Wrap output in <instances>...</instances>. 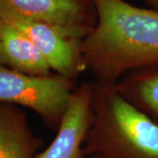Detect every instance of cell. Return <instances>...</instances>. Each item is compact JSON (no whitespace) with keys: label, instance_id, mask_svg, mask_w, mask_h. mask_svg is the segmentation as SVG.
Listing matches in <instances>:
<instances>
[{"label":"cell","instance_id":"7a4b0ae2","mask_svg":"<svg viewBox=\"0 0 158 158\" xmlns=\"http://www.w3.org/2000/svg\"><path fill=\"white\" fill-rule=\"evenodd\" d=\"M93 113L85 157L158 158V124L122 96L115 85L93 81Z\"/></svg>","mask_w":158,"mask_h":158},{"label":"cell","instance_id":"30bf717a","mask_svg":"<svg viewBox=\"0 0 158 158\" xmlns=\"http://www.w3.org/2000/svg\"><path fill=\"white\" fill-rule=\"evenodd\" d=\"M151 9L158 11V0H143Z\"/></svg>","mask_w":158,"mask_h":158},{"label":"cell","instance_id":"277c9868","mask_svg":"<svg viewBox=\"0 0 158 158\" xmlns=\"http://www.w3.org/2000/svg\"><path fill=\"white\" fill-rule=\"evenodd\" d=\"M0 15L47 23L78 40L90 34L97 19L91 0H0Z\"/></svg>","mask_w":158,"mask_h":158},{"label":"cell","instance_id":"3957f363","mask_svg":"<svg viewBox=\"0 0 158 158\" xmlns=\"http://www.w3.org/2000/svg\"><path fill=\"white\" fill-rule=\"evenodd\" d=\"M77 87L57 74L30 75L0 65V103L31 109L52 130L58 129Z\"/></svg>","mask_w":158,"mask_h":158},{"label":"cell","instance_id":"8fae6325","mask_svg":"<svg viewBox=\"0 0 158 158\" xmlns=\"http://www.w3.org/2000/svg\"><path fill=\"white\" fill-rule=\"evenodd\" d=\"M88 158H101V157H99V156H89Z\"/></svg>","mask_w":158,"mask_h":158},{"label":"cell","instance_id":"8992f818","mask_svg":"<svg viewBox=\"0 0 158 158\" xmlns=\"http://www.w3.org/2000/svg\"><path fill=\"white\" fill-rule=\"evenodd\" d=\"M93 93V82L76 88L54 140L34 158H86L83 148L92 119Z\"/></svg>","mask_w":158,"mask_h":158},{"label":"cell","instance_id":"52a82bcc","mask_svg":"<svg viewBox=\"0 0 158 158\" xmlns=\"http://www.w3.org/2000/svg\"><path fill=\"white\" fill-rule=\"evenodd\" d=\"M43 143L20 108L0 103V158H34Z\"/></svg>","mask_w":158,"mask_h":158},{"label":"cell","instance_id":"9c48e42d","mask_svg":"<svg viewBox=\"0 0 158 158\" xmlns=\"http://www.w3.org/2000/svg\"><path fill=\"white\" fill-rule=\"evenodd\" d=\"M115 87L127 101L158 124V63L127 73Z\"/></svg>","mask_w":158,"mask_h":158},{"label":"cell","instance_id":"ba28073f","mask_svg":"<svg viewBox=\"0 0 158 158\" xmlns=\"http://www.w3.org/2000/svg\"><path fill=\"white\" fill-rule=\"evenodd\" d=\"M0 65L30 75L53 74L32 41L2 18H0Z\"/></svg>","mask_w":158,"mask_h":158},{"label":"cell","instance_id":"5b68a950","mask_svg":"<svg viewBox=\"0 0 158 158\" xmlns=\"http://www.w3.org/2000/svg\"><path fill=\"white\" fill-rule=\"evenodd\" d=\"M28 38L51 71L75 81L86 71L83 40L68 37L49 24L24 18L0 15Z\"/></svg>","mask_w":158,"mask_h":158},{"label":"cell","instance_id":"6da1fadb","mask_svg":"<svg viewBox=\"0 0 158 158\" xmlns=\"http://www.w3.org/2000/svg\"><path fill=\"white\" fill-rule=\"evenodd\" d=\"M96 24L83 40L86 71L115 85L127 73L158 63V11L124 0H91Z\"/></svg>","mask_w":158,"mask_h":158}]
</instances>
